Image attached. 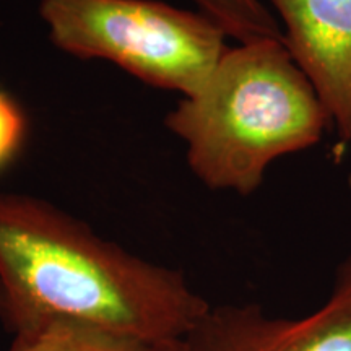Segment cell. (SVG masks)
Returning <instances> with one entry per match:
<instances>
[{
	"label": "cell",
	"instance_id": "9c48e42d",
	"mask_svg": "<svg viewBox=\"0 0 351 351\" xmlns=\"http://www.w3.org/2000/svg\"><path fill=\"white\" fill-rule=\"evenodd\" d=\"M145 351H186V350H184L182 341H176V343L150 346V348H147Z\"/></svg>",
	"mask_w": 351,
	"mask_h": 351
},
{
	"label": "cell",
	"instance_id": "7a4b0ae2",
	"mask_svg": "<svg viewBox=\"0 0 351 351\" xmlns=\"http://www.w3.org/2000/svg\"><path fill=\"white\" fill-rule=\"evenodd\" d=\"M330 125L314 86L283 39L228 49L207 83L182 98L166 127L187 147L205 186L256 192L276 158L313 147Z\"/></svg>",
	"mask_w": 351,
	"mask_h": 351
},
{
	"label": "cell",
	"instance_id": "5b68a950",
	"mask_svg": "<svg viewBox=\"0 0 351 351\" xmlns=\"http://www.w3.org/2000/svg\"><path fill=\"white\" fill-rule=\"evenodd\" d=\"M283 41L339 137L351 143V0H270Z\"/></svg>",
	"mask_w": 351,
	"mask_h": 351
},
{
	"label": "cell",
	"instance_id": "277c9868",
	"mask_svg": "<svg viewBox=\"0 0 351 351\" xmlns=\"http://www.w3.org/2000/svg\"><path fill=\"white\" fill-rule=\"evenodd\" d=\"M182 343L186 351H351V254L314 313L287 319L258 304L212 306Z\"/></svg>",
	"mask_w": 351,
	"mask_h": 351
},
{
	"label": "cell",
	"instance_id": "6da1fadb",
	"mask_svg": "<svg viewBox=\"0 0 351 351\" xmlns=\"http://www.w3.org/2000/svg\"><path fill=\"white\" fill-rule=\"evenodd\" d=\"M210 307L179 270L49 202L0 192V319L15 335L65 324L150 348L182 341Z\"/></svg>",
	"mask_w": 351,
	"mask_h": 351
},
{
	"label": "cell",
	"instance_id": "8992f818",
	"mask_svg": "<svg viewBox=\"0 0 351 351\" xmlns=\"http://www.w3.org/2000/svg\"><path fill=\"white\" fill-rule=\"evenodd\" d=\"M200 13L213 20L239 44L283 39L278 21L261 0H194Z\"/></svg>",
	"mask_w": 351,
	"mask_h": 351
},
{
	"label": "cell",
	"instance_id": "52a82bcc",
	"mask_svg": "<svg viewBox=\"0 0 351 351\" xmlns=\"http://www.w3.org/2000/svg\"><path fill=\"white\" fill-rule=\"evenodd\" d=\"M135 341L117 339L88 328L56 324L19 333L8 351H145Z\"/></svg>",
	"mask_w": 351,
	"mask_h": 351
},
{
	"label": "cell",
	"instance_id": "3957f363",
	"mask_svg": "<svg viewBox=\"0 0 351 351\" xmlns=\"http://www.w3.org/2000/svg\"><path fill=\"white\" fill-rule=\"evenodd\" d=\"M51 41L78 59H103L161 90L195 95L230 47L204 13L158 0H41Z\"/></svg>",
	"mask_w": 351,
	"mask_h": 351
},
{
	"label": "cell",
	"instance_id": "ba28073f",
	"mask_svg": "<svg viewBox=\"0 0 351 351\" xmlns=\"http://www.w3.org/2000/svg\"><path fill=\"white\" fill-rule=\"evenodd\" d=\"M26 135V117L15 99L0 91V168L20 152Z\"/></svg>",
	"mask_w": 351,
	"mask_h": 351
}]
</instances>
